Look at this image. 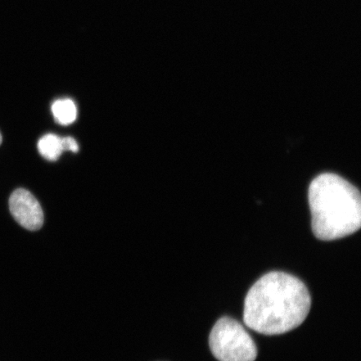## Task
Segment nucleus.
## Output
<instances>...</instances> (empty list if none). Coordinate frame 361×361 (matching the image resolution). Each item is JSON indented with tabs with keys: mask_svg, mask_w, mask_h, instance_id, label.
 Returning a JSON list of instances; mask_svg holds the SVG:
<instances>
[{
	"mask_svg": "<svg viewBox=\"0 0 361 361\" xmlns=\"http://www.w3.org/2000/svg\"><path fill=\"white\" fill-rule=\"evenodd\" d=\"M310 307V292L300 279L283 272H271L248 291L243 322L262 335H282L303 324Z\"/></svg>",
	"mask_w": 361,
	"mask_h": 361,
	"instance_id": "1",
	"label": "nucleus"
},
{
	"mask_svg": "<svg viewBox=\"0 0 361 361\" xmlns=\"http://www.w3.org/2000/svg\"><path fill=\"white\" fill-rule=\"evenodd\" d=\"M314 235L332 241L357 232L361 226V198L357 188L336 174L315 178L309 188Z\"/></svg>",
	"mask_w": 361,
	"mask_h": 361,
	"instance_id": "2",
	"label": "nucleus"
},
{
	"mask_svg": "<svg viewBox=\"0 0 361 361\" xmlns=\"http://www.w3.org/2000/svg\"><path fill=\"white\" fill-rule=\"evenodd\" d=\"M209 346L219 361H255L258 350L242 324L230 317L216 322L210 333Z\"/></svg>",
	"mask_w": 361,
	"mask_h": 361,
	"instance_id": "3",
	"label": "nucleus"
},
{
	"mask_svg": "<svg viewBox=\"0 0 361 361\" xmlns=\"http://www.w3.org/2000/svg\"><path fill=\"white\" fill-rule=\"evenodd\" d=\"M10 210L15 219L23 228L36 231L42 228L44 213L39 202L25 189H17L10 198Z\"/></svg>",
	"mask_w": 361,
	"mask_h": 361,
	"instance_id": "4",
	"label": "nucleus"
},
{
	"mask_svg": "<svg viewBox=\"0 0 361 361\" xmlns=\"http://www.w3.org/2000/svg\"><path fill=\"white\" fill-rule=\"evenodd\" d=\"M54 118L62 126H69L78 117V108L71 99H61L53 103L51 107Z\"/></svg>",
	"mask_w": 361,
	"mask_h": 361,
	"instance_id": "5",
	"label": "nucleus"
},
{
	"mask_svg": "<svg viewBox=\"0 0 361 361\" xmlns=\"http://www.w3.org/2000/svg\"><path fill=\"white\" fill-rule=\"evenodd\" d=\"M38 150L44 159L55 161L60 158L64 147H63L62 137L55 134H47L39 140Z\"/></svg>",
	"mask_w": 361,
	"mask_h": 361,
	"instance_id": "6",
	"label": "nucleus"
},
{
	"mask_svg": "<svg viewBox=\"0 0 361 361\" xmlns=\"http://www.w3.org/2000/svg\"><path fill=\"white\" fill-rule=\"evenodd\" d=\"M62 142L64 151H70L72 152H78L79 151L78 143L73 137H62Z\"/></svg>",
	"mask_w": 361,
	"mask_h": 361,
	"instance_id": "7",
	"label": "nucleus"
},
{
	"mask_svg": "<svg viewBox=\"0 0 361 361\" xmlns=\"http://www.w3.org/2000/svg\"><path fill=\"white\" fill-rule=\"evenodd\" d=\"M2 143V135L0 134V145H1Z\"/></svg>",
	"mask_w": 361,
	"mask_h": 361,
	"instance_id": "8",
	"label": "nucleus"
}]
</instances>
